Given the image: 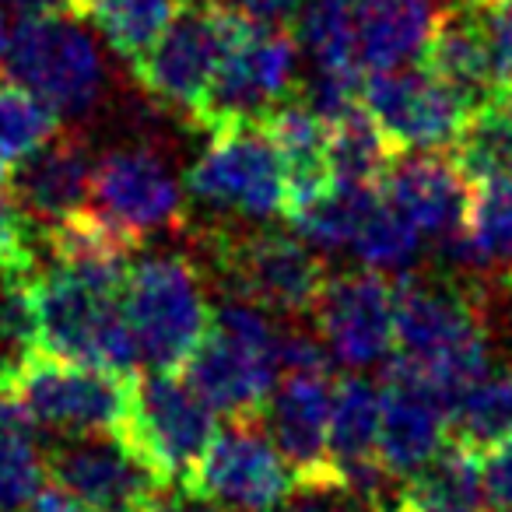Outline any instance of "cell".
Here are the masks:
<instances>
[{
	"instance_id": "6da1fadb",
	"label": "cell",
	"mask_w": 512,
	"mask_h": 512,
	"mask_svg": "<svg viewBox=\"0 0 512 512\" xmlns=\"http://www.w3.org/2000/svg\"><path fill=\"white\" fill-rule=\"evenodd\" d=\"M390 372L414 379L453 411L491 369V330L484 285L463 274L407 271L397 281Z\"/></svg>"
},
{
	"instance_id": "7a4b0ae2",
	"label": "cell",
	"mask_w": 512,
	"mask_h": 512,
	"mask_svg": "<svg viewBox=\"0 0 512 512\" xmlns=\"http://www.w3.org/2000/svg\"><path fill=\"white\" fill-rule=\"evenodd\" d=\"M130 264H53L32 271L36 351L116 376H141V351L120 306Z\"/></svg>"
},
{
	"instance_id": "3957f363",
	"label": "cell",
	"mask_w": 512,
	"mask_h": 512,
	"mask_svg": "<svg viewBox=\"0 0 512 512\" xmlns=\"http://www.w3.org/2000/svg\"><path fill=\"white\" fill-rule=\"evenodd\" d=\"M186 228H193L197 249L211 260L214 278L228 295L278 316L313 313L330 274L316 246L299 232L271 225L239 228L235 221Z\"/></svg>"
},
{
	"instance_id": "277c9868",
	"label": "cell",
	"mask_w": 512,
	"mask_h": 512,
	"mask_svg": "<svg viewBox=\"0 0 512 512\" xmlns=\"http://www.w3.org/2000/svg\"><path fill=\"white\" fill-rule=\"evenodd\" d=\"M278 344L281 327L267 309L228 295L214 306L211 327L183 365V376L218 414L260 421L281 379Z\"/></svg>"
},
{
	"instance_id": "5b68a950",
	"label": "cell",
	"mask_w": 512,
	"mask_h": 512,
	"mask_svg": "<svg viewBox=\"0 0 512 512\" xmlns=\"http://www.w3.org/2000/svg\"><path fill=\"white\" fill-rule=\"evenodd\" d=\"M120 306L141 351V365H151L155 372H183L214 313L204 267L190 253L130 260Z\"/></svg>"
},
{
	"instance_id": "8992f818",
	"label": "cell",
	"mask_w": 512,
	"mask_h": 512,
	"mask_svg": "<svg viewBox=\"0 0 512 512\" xmlns=\"http://www.w3.org/2000/svg\"><path fill=\"white\" fill-rule=\"evenodd\" d=\"M134 379L25 351L0 362V397L15 400L39 428L113 439L130 407Z\"/></svg>"
},
{
	"instance_id": "52a82bcc",
	"label": "cell",
	"mask_w": 512,
	"mask_h": 512,
	"mask_svg": "<svg viewBox=\"0 0 512 512\" xmlns=\"http://www.w3.org/2000/svg\"><path fill=\"white\" fill-rule=\"evenodd\" d=\"M0 67L15 85L39 95L60 120L88 116L106 95L109 71L102 50L71 11L18 18Z\"/></svg>"
},
{
	"instance_id": "ba28073f",
	"label": "cell",
	"mask_w": 512,
	"mask_h": 512,
	"mask_svg": "<svg viewBox=\"0 0 512 512\" xmlns=\"http://www.w3.org/2000/svg\"><path fill=\"white\" fill-rule=\"evenodd\" d=\"M207 144L183 176L186 197L242 221L285 214V169L264 120L214 123Z\"/></svg>"
},
{
	"instance_id": "9c48e42d",
	"label": "cell",
	"mask_w": 512,
	"mask_h": 512,
	"mask_svg": "<svg viewBox=\"0 0 512 512\" xmlns=\"http://www.w3.org/2000/svg\"><path fill=\"white\" fill-rule=\"evenodd\" d=\"M214 407L179 372L137 376L113 439L162 484L186 481L218 435Z\"/></svg>"
},
{
	"instance_id": "30bf717a",
	"label": "cell",
	"mask_w": 512,
	"mask_h": 512,
	"mask_svg": "<svg viewBox=\"0 0 512 512\" xmlns=\"http://www.w3.org/2000/svg\"><path fill=\"white\" fill-rule=\"evenodd\" d=\"M239 22L242 15L228 0L179 4L162 39L137 64H130L134 81L162 113L179 116L197 130L218 74V60Z\"/></svg>"
},
{
	"instance_id": "8fae6325",
	"label": "cell",
	"mask_w": 512,
	"mask_h": 512,
	"mask_svg": "<svg viewBox=\"0 0 512 512\" xmlns=\"http://www.w3.org/2000/svg\"><path fill=\"white\" fill-rule=\"evenodd\" d=\"M299 43L288 29H267L242 18L218 60L200 127L232 120H264L274 106L299 95Z\"/></svg>"
},
{
	"instance_id": "7c38bea8",
	"label": "cell",
	"mask_w": 512,
	"mask_h": 512,
	"mask_svg": "<svg viewBox=\"0 0 512 512\" xmlns=\"http://www.w3.org/2000/svg\"><path fill=\"white\" fill-rule=\"evenodd\" d=\"M92 197L95 211L123 228L137 246L190 225V197L183 179L172 176L165 158L144 144L95 155Z\"/></svg>"
},
{
	"instance_id": "4fadbf2b",
	"label": "cell",
	"mask_w": 512,
	"mask_h": 512,
	"mask_svg": "<svg viewBox=\"0 0 512 512\" xmlns=\"http://www.w3.org/2000/svg\"><path fill=\"white\" fill-rule=\"evenodd\" d=\"M186 484L214 498L221 509L239 512H278L299 491L292 467L271 435L260 432V421L218 428Z\"/></svg>"
},
{
	"instance_id": "5bb4252c",
	"label": "cell",
	"mask_w": 512,
	"mask_h": 512,
	"mask_svg": "<svg viewBox=\"0 0 512 512\" xmlns=\"http://www.w3.org/2000/svg\"><path fill=\"white\" fill-rule=\"evenodd\" d=\"M362 106L397 148L411 151H449L474 109L449 85H442L425 67L376 71L362 85Z\"/></svg>"
},
{
	"instance_id": "9a60e30c",
	"label": "cell",
	"mask_w": 512,
	"mask_h": 512,
	"mask_svg": "<svg viewBox=\"0 0 512 512\" xmlns=\"http://www.w3.org/2000/svg\"><path fill=\"white\" fill-rule=\"evenodd\" d=\"M316 337L344 369H369L393 355L397 285L379 271H351L327 278L313 306Z\"/></svg>"
},
{
	"instance_id": "2e32d148",
	"label": "cell",
	"mask_w": 512,
	"mask_h": 512,
	"mask_svg": "<svg viewBox=\"0 0 512 512\" xmlns=\"http://www.w3.org/2000/svg\"><path fill=\"white\" fill-rule=\"evenodd\" d=\"M330 404L334 383L320 372H288L267 400V435L292 467L299 491H337V470L330 463Z\"/></svg>"
},
{
	"instance_id": "e0dca14e",
	"label": "cell",
	"mask_w": 512,
	"mask_h": 512,
	"mask_svg": "<svg viewBox=\"0 0 512 512\" xmlns=\"http://www.w3.org/2000/svg\"><path fill=\"white\" fill-rule=\"evenodd\" d=\"M50 477L88 512H141V505L162 488V481L116 439L60 446L50 456Z\"/></svg>"
},
{
	"instance_id": "ac0fdd59",
	"label": "cell",
	"mask_w": 512,
	"mask_h": 512,
	"mask_svg": "<svg viewBox=\"0 0 512 512\" xmlns=\"http://www.w3.org/2000/svg\"><path fill=\"white\" fill-rule=\"evenodd\" d=\"M449 442V407L400 372H386L379 414V460L397 481H411Z\"/></svg>"
},
{
	"instance_id": "d6986e66",
	"label": "cell",
	"mask_w": 512,
	"mask_h": 512,
	"mask_svg": "<svg viewBox=\"0 0 512 512\" xmlns=\"http://www.w3.org/2000/svg\"><path fill=\"white\" fill-rule=\"evenodd\" d=\"M92 172L95 155L85 134L60 130L8 179V186L39 235L43 228L57 225L60 218L85 207V200L92 197Z\"/></svg>"
},
{
	"instance_id": "ffe728a7",
	"label": "cell",
	"mask_w": 512,
	"mask_h": 512,
	"mask_svg": "<svg viewBox=\"0 0 512 512\" xmlns=\"http://www.w3.org/2000/svg\"><path fill=\"white\" fill-rule=\"evenodd\" d=\"M383 197L418 228L425 239H449L463 225L470 183L456 172L449 155L435 151H411L397 155L379 183Z\"/></svg>"
},
{
	"instance_id": "44dd1931",
	"label": "cell",
	"mask_w": 512,
	"mask_h": 512,
	"mask_svg": "<svg viewBox=\"0 0 512 512\" xmlns=\"http://www.w3.org/2000/svg\"><path fill=\"white\" fill-rule=\"evenodd\" d=\"M264 127L281 155V169H285V214L281 218H288V214L313 204L334 183V169H330V127L302 99V92L285 99L281 106H274L264 116Z\"/></svg>"
},
{
	"instance_id": "7402d4cb",
	"label": "cell",
	"mask_w": 512,
	"mask_h": 512,
	"mask_svg": "<svg viewBox=\"0 0 512 512\" xmlns=\"http://www.w3.org/2000/svg\"><path fill=\"white\" fill-rule=\"evenodd\" d=\"M439 253L460 271H488L512 285V176L470 183L463 225Z\"/></svg>"
},
{
	"instance_id": "603a6c76",
	"label": "cell",
	"mask_w": 512,
	"mask_h": 512,
	"mask_svg": "<svg viewBox=\"0 0 512 512\" xmlns=\"http://www.w3.org/2000/svg\"><path fill=\"white\" fill-rule=\"evenodd\" d=\"M418 60L428 74H435L442 85L453 88L470 109L495 99L488 46H484V36L467 4H453V8L439 11L435 29Z\"/></svg>"
},
{
	"instance_id": "cb8c5ba5",
	"label": "cell",
	"mask_w": 512,
	"mask_h": 512,
	"mask_svg": "<svg viewBox=\"0 0 512 512\" xmlns=\"http://www.w3.org/2000/svg\"><path fill=\"white\" fill-rule=\"evenodd\" d=\"M439 18L435 0H355L358 60L369 74L397 71L421 57Z\"/></svg>"
},
{
	"instance_id": "d4e9b609",
	"label": "cell",
	"mask_w": 512,
	"mask_h": 512,
	"mask_svg": "<svg viewBox=\"0 0 512 512\" xmlns=\"http://www.w3.org/2000/svg\"><path fill=\"white\" fill-rule=\"evenodd\" d=\"M379 414H383V390L372 379L341 376L334 383V404H330V463L337 470V491L341 474L369 463H383L379 446Z\"/></svg>"
},
{
	"instance_id": "484cf974",
	"label": "cell",
	"mask_w": 512,
	"mask_h": 512,
	"mask_svg": "<svg viewBox=\"0 0 512 512\" xmlns=\"http://www.w3.org/2000/svg\"><path fill=\"white\" fill-rule=\"evenodd\" d=\"M67 11L95 25L116 57L137 64L169 29L179 0H67Z\"/></svg>"
},
{
	"instance_id": "4316f807",
	"label": "cell",
	"mask_w": 512,
	"mask_h": 512,
	"mask_svg": "<svg viewBox=\"0 0 512 512\" xmlns=\"http://www.w3.org/2000/svg\"><path fill=\"white\" fill-rule=\"evenodd\" d=\"M50 460L39 449V425L0 397V512H25L46 488Z\"/></svg>"
},
{
	"instance_id": "83f0119b",
	"label": "cell",
	"mask_w": 512,
	"mask_h": 512,
	"mask_svg": "<svg viewBox=\"0 0 512 512\" xmlns=\"http://www.w3.org/2000/svg\"><path fill=\"white\" fill-rule=\"evenodd\" d=\"M292 36L313 64V74L365 71L358 60L355 0H302L292 18Z\"/></svg>"
},
{
	"instance_id": "f1b7e54d",
	"label": "cell",
	"mask_w": 512,
	"mask_h": 512,
	"mask_svg": "<svg viewBox=\"0 0 512 512\" xmlns=\"http://www.w3.org/2000/svg\"><path fill=\"white\" fill-rule=\"evenodd\" d=\"M449 162L467 183L512 176V95H495L467 116Z\"/></svg>"
},
{
	"instance_id": "f546056e",
	"label": "cell",
	"mask_w": 512,
	"mask_h": 512,
	"mask_svg": "<svg viewBox=\"0 0 512 512\" xmlns=\"http://www.w3.org/2000/svg\"><path fill=\"white\" fill-rule=\"evenodd\" d=\"M379 200V186H362V183H344L334 179L313 204H306L302 211L288 214V225L316 249H351L358 225L365 221L369 207Z\"/></svg>"
},
{
	"instance_id": "4dcf8cb0",
	"label": "cell",
	"mask_w": 512,
	"mask_h": 512,
	"mask_svg": "<svg viewBox=\"0 0 512 512\" xmlns=\"http://www.w3.org/2000/svg\"><path fill=\"white\" fill-rule=\"evenodd\" d=\"M60 130L64 120L39 95L15 81H0V179L4 183Z\"/></svg>"
},
{
	"instance_id": "1f68e13d",
	"label": "cell",
	"mask_w": 512,
	"mask_h": 512,
	"mask_svg": "<svg viewBox=\"0 0 512 512\" xmlns=\"http://www.w3.org/2000/svg\"><path fill=\"white\" fill-rule=\"evenodd\" d=\"M327 127H330V169H334V179L362 183V186L383 183L386 169L397 158V148L386 141V134L365 113L362 102L351 106L348 113H341L337 120H330Z\"/></svg>"
},
{
	"instance_id": "d6a6232c",
	"label": "cell",
	"mask_w": 512,
	"mask_h": 512,
	"mask_svg": "<svg viewBox=\"0 0 512 512\" xmlns=\"http://www.w3.org/2000/svg\"><path fill=\"white\" fill-rule=\"evenodd\" d=\"M505 435H512V362L484 372L449 411V439L477 453Z\"/></svg>"
},
{
	"instance_id": "836d02e7",
	"label": "cell",
	"mask_w": 512,
	"mask_h": 512,
	"mask_svg": "<svg viewBox=\"0 0 512 512\" xmlns=\"http://www.w3.org/2000/svg\"><path fill=\"white\" fill-rule=\"evenodd\" d=\"M421 242H425V235L379 193V200L369 207L365 221L358 225L351 249H355V256L369 271L407 274L421 260Z\"/></svg>"
},
{
	"instance_id": "e575fe53",
	"label": "cell",
	"mask_w": 512,
	"mask_h": 512,
	"mask_svg": "<svg viewBox=\"0 0 512 512\" xmlns=\"http://www.w3.org/2000/svg\"><path fill=\"white\" fill-rule=\"evenodd\" d=\"M36 271V228L0 179V281Z\"/></svg>"
},
{
	"instance_id": "d590c367",
	"label": "cell",
	"mask_w": 512,
	"mask_h": 512,
	"mask_svg": "<svg viewBox=\"0 0 512 512\" xmlns=\"http://www.w3.org/2000/svg\"><path fill=\"white\" fill-rule=\"evenodd\" d=\"M484 36L495 95H512V0H463Z\"/></svg>"
},
{
	"instance_id": "8d00e7d4",
	"label": "cell",
	"mask_w": 512,
	"mask_h": 512,
	"mask_svg": "<svg viewBox=\"0 0 512 512\" xmlns=\"http://www.w3.org/2000/svg\"><path fill=\"white\" fill-rule=\"evenodd\" d=\"M481 491L491 512H512V435L481 449Z\"/></svg>"
},
{
	"instance_id": "74e56055",
	"label": "cell",
	"mask_w": 512,
	"mask_h": 512,
	"mask_svg": "<svg viewBox=\"0 0 512 512\" xmlns=\"http://www.w3.org/2000/svg\"><path fill=\"white\" fill-rule=\"evenodd\" d=\"M141 512H225V509H221L214 498L190 488L186 481H172V484H162V488L141 505Z\"/></svg>"
},
{
	"instance_id": "f35d334b",
	"label": "cell",
	"mask_w": 512,
	"mask_h": 512,
	"mask_svg": "<svg viewBox=\"0 0 512 512\" xmlns=\"http://www.w3.org/2000/svg\"><path fill=\"white\" fill-rule=\"evenodd\" d=\"M242 18L253 25H267V29H288L295 11L302 8V0H228Z\"/></svg>"
},
{
	"instance_id": "ab89813d",
	"label": "cell",
	"mask_w": 512,
	"mask_h": 512,
	"mask_svg": "<svg viewBox=\"0 0 512 512\" xmlns=\"http://www.w3.org/2000/svg\"><path fill=\"white\" fill-rule=\"evenodd\" d=\"M25 512H85V505L81 502H74L71 495H67L64 488H43L36 498H32V505Z\"/></svg>"
},
{
	"instance_id": "60d3db41",
	"label": "cell",
	"mask_w": 512,
	"mask_h": 512,
	"mask_svg": "<svg viewBox=\"0 0 512 512\" xmlns=\"http://www.w3.org/2000/svg\"><path fill=\"white\" fill-rule=\"evenodd\" d=\"M0 8L18 18H39V15H60V11H67V0H0Z\"/></svg>"
},
{
	"instance_id": "b9f144b4",
	"label": "cell",
	"mask_w": 512,
	"mask_h": 512,
	"mask_svg": "<svg viewBox=\"0 0 512 512\" xmlns=\"http://www.w3.org/2000/svg\"><path fill=\"white\" fill-rule=\"evenodd\" d=\"M369 512H418V509H414L407 498H400V502H386V498H383V502L369 505Z\"/></svg>"
},
{
	"instance_id": "7bdbcfd3",
	"label": "cell",
	"mask_w": 512,
	"mask_h": 512,
	"mask_svg": "<svg viewBox=\"0 0 512 512\" xmlns=\"http://www.w3.org/2000/svg\"><path fill=\"white\" fill-rule=\"evenodd\" d=\"M4 46H8V29H4V8H0V64H4Z\"/></svg>"
},
{
	"instance_id": "ee69618b",
	"label": "cell",
	"mask_w": 512,
	"mask_h": 512,
	"mask_svg": "<svg viewBox=\"0 0 512 512\" xmlns=\"http://www.w3.org/2000/svg\"><path fill=\"white\" fill-rule=\"evenodd\" d=\"M288 512H334V509H327V505L309 502V505H295V509H288Z\"/></svg>"
},
{
	"instance_id": "f6af8a7d",
	"label": "cell",
	"mask_w": 512,
	"mask_h": 512,
	"mask_svg": "<svg viewBox=\"0 0 512 512\" xmlns=\"http://www.w3.org/2000/svg\"><path fill=\"white\" fill-rule=\"evenodd\" d=\"M179 4H200V0H179Z\"/></svg>"
}]
</instances>
